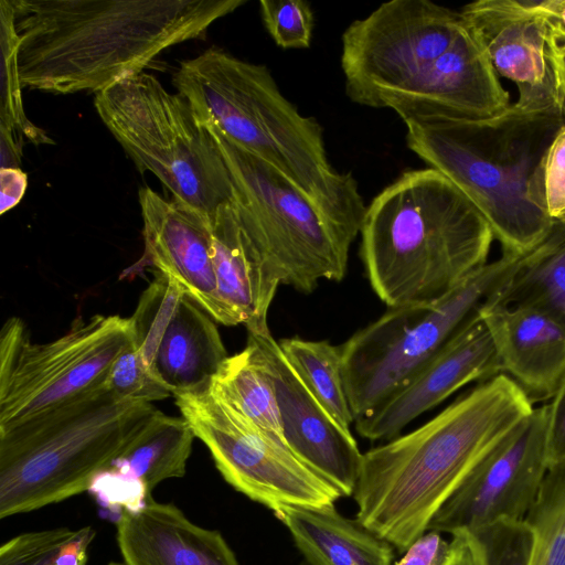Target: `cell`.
Instances as JSON below:
<instances>
[{"label":"cell","mask_w":565,"mask_h":565,"mask_svg":"<svg viewBox=\"0 0 565 565\" xmlns=\"http://www.w3.org/2000/svg\"><path fill=\"white\" fill-rule=\"evenodd\" d=\"M533 409L524 391L499 374L415 430L371 448L353 493L356 519L404 553L472 469Z\"/></svg>","instance_id":"cell-2"},{"label":"cell","mask_w":565,"mask_h":565,"mask_svg":"<svg viewBox=\"0 0 565 565\" xmlns=\"http://www.w3.org/2000/svg\"><path fill=\"white\" fill-rule=\"evenodd\" d=\"M211 253L224 326L269 330L268 310L280 282L243 227L233 203L210 215Z\"/></svg>","instance_id":"cell-19"},{"label":"cell","mask_w":565,"mask_h":565,"mask_svg":"<svg viewBox=\"0 0 565 565\" xmlns=\"http://www.w3.org/2000/svg\"><path fill=\"white\" fill-rule=\"evenodd\" d=\"M459 534L473 565H529L533 533L526 520H497Z\"/></svg>","instance_id":"cell-30"},{"label":"cell","mask_w":565,"mask_h":565,"mask_svg":"<svg viewBox=\"0 0 565 565\" xmlns=\"http://www.w3.org/2000/svg\"><path fill=\"white\" fill-rule=\"evenodd\" d=\"M406 142L479 210L503 254L537 246L556 221L545 209L542 170L565 126L561 103L511 104L487 118L433 117L408 121Z\"/></svg>","instance_id":"cell-4"},{"label":"cell","mask_w":565,"mask_h":565,"mask_svg":"<svg viewBox=\"0 0 565 565\" xmlns=\"http://www.w3.org/2000/svg\"><path fill=\"white\" fill-rule=\"evenodd\" d=\"M205 127L230 171L241 223L280 285L310 294L321 279L342 280L349 254L309 196L218 129Z\"/></svg>","instance_id":"cell-9"},{"label":"cell","mask_w":565,"mask_h":565,"mask_svg":"<svg viewBox=\"0 0 565 565\" xmlns=\"http://www.w3.org/2000/svg\"><path fill=\"white\" fill-rule=\"evenodd\" d=\"M497 305L539 311L565 328V221L555 222Z\"/></svg>","instance_id":"cell-26"},{"label":"cell","mask_w":565,"mask_h":565,"mask_svg":"<svg viewBox=\"0 0 565 565\" xmlns=\"http://www.w3.org/2000/svg\"><path fill=\"white\" fill-rule=\"evenodd\" d=\"M172 84L203 126L215 127L306 193L349 254L366 212L358 184L332 169L322 127L281 94L265 65L210 47L182 61Z\"/></svg>","instance_id":"cell-3"},{"label":"cell","mask_w":565,"mask_h":565,"mask_svg":"<svg viewBox=\"0 0 565 565\" xmlns=\"http://www.w3.org/2000/svg\"><path fill=\"white\" fill-rule=\"evenodd\" d=\"M546 38V56L554 76L556 93L561 99L565 97V29L548 21Z\"/></svg>","instance_id":"cell-39"},{"label":"cell","mask_w":565,"mask_h":565,"mask_svg":"<svg viewBox=\"0 0 565 565\" xmlns=\"http://www.w3.org/2000/svg\"><path fill=\"white\" fill-rule=\"evenodd\" d=\"M157 411L104 384L0 429V519L88 491Z\"/></svg>","instance_id":"cell-6"},{"label":"cell","mask_w":565,"mask_h":565,"mask_svg":"<svg viewBox=\"0 0 565 565\" xmlns=\"http://www.w3.org/2000/svg\"><path fill=\"white\" fill-rule=\"evenodd\" d=\"M194 438L182 416H169L158 409L108 469L141 482L150 494L160 482L185 475Z\"/></svg>","instance_id":"cell-24"},{"label":"cell","mask_w":565,"mask_h":565,"mask_svg":"<svg viewBox=\"0 0 565 565\" xmlns=\"http://www.w3.org/2000/svg\"><path fill=\"white\" fill-rule=\"evenodd\" d=\"M215 322L186 292L181 297L151 366L172 396L207 388L228 358Z\"/></svg>","instance_id":"cell-22"},{"label":"cell","mask_w":565,"mask_h":565,"mask_svg":"<svg viewBox=\"0 0 565 565\" xmlns=\"http://www.w3.org/2000/svg\"><path fill=\"white\" fill-rule=\"evenodd\" d=\"M21 83L51 94L100 93L164 50L202 39L245 0H10Z\"/></svg>","instance_id":"cell-1"},{"label":"cell","mask_w":565,"mask_h":565,"mask_svg":"<svg viewBox=\"0 0 565 565\" xmlns=\"http://www.w3.org/2000/svg\"><path fill=\"white\" fill-rule=\"evenodd\" d=\"M445 565H473L470 551L459 534H451L450 551Z\"/></svg>","instance_id":"cell-42"},{"label":"cell","mask_w":565,"mask_h":565,"mask_svg":"<svg viewBox=\"0 0 565 565\" xmlns=\"http://www.w3.org/2000/svg\"><path fill=\"white\" fill-rule=\"evenodd\" d=\"M547 405L534 408L467 476L427 531L454 534L497 520H524L550 468Z\"/></svg>","instance_id":"cell-13"},{"label":"cell","mask_w":565,"mask_h":565,"mask_svg":"<svg viewBox=\"0 0 565 565\" xmlns=\"http://www.w3.org/2000/svg\"><path fill=\"white\" fill-rule=\"evenodd\" d=\"M525 520L533 533L529 565H565V460L550 465Z\"/></svg>","instance_id":"cell-29"},{"label":"cell","mask_w":565,"mask_h":565,"mask_svg":"<svg viewBox=\"0 0 565 565\" xmlns=\"http://www.w3.org/2000/svg\"><path fill=\"white\" fill-rule=\"evenodd\" d=\"M125 565H239L223 535L191 522L171 503L151 497L116 519Z\"/></svg>","instance_id":"cell-20"},{"label":"cell","mask_w":565,"mask_h":565,"mask_svg":"<svg viewBox=\"0 0 565 565\" xmlns=\"http://www.w3.org/2000/svg\"><path fill=\"white\" fill-rule=\"evenodd\" d=\"M85 527H57L20 534L0 547V565H60Z\"/></svg>","instance_id":"cell-33"},{"label":"cell","mask_w":565,"mask_h":565,"mask_svg":"<svg viewBox=\"0 0 565 565\" xmlns=\"http://www.w3.org/2000/svg\"><path fill=\"white\" fill-rule=\"evenodd\" d=\"M145 253L130 269L152 266L178 281L216 322L224 323L211 253L210 215L149 186L139 190Z\"/></svg>","instance_id":"cell-17"},{"label":"cell","mask_w":565,"mask_h":565,"mask_svg":"<svg viewBox=\"0 0 565 565\" xmlns=\"http://www.w3.org/2000/svg\"><path fill=\"white\" fill-rule=\"evenodd\" d=\"M260 15L275 43L282 49L310 45L313 12L303 0H260Z\"/></svg>","instance_id":"cell-34"},{"label":"cell","mask_w":565,"mask_h":565,"mask_svg":"<svg viewBox=\"0 0 565 565\" xmlns=\"http://www.w3.org/2000/svg\"><path fill=\"white\" fill-rule=\"evenodd\" d=\"M562 106H563V113H564V116H565V97L562 99Z\"/></svg>","instance_id":"cell-43"},{"label":"cell","mask_w":565,"mask_h":565,"mask_svg":"<svg viewBox=\"0 0 565 565\" xmlns=\"http://www.w3.org/2000/svg\"><path fill=\"white\" fill-rule=\"evenodd\" d=\"M547 404L546 441L550 465L565 460V375Z\"/></svg>","instance_id":"cell-37"},{"label":"cell","mask_w":565,"mask_h":565,"mask_svg":"<svg viewBox=\"0 0 565 565\" xmlns=\"http://www.w3.org/2000/svg\"><path fill=\"white\" fill-rule=\"evenodd\" d=\"M173 396L224 480L250 500L275 511L284 507H324L342 497L281 438L250 423L209 387Z\"/></svg>","instance_id":"cell-11"},{"label":"cell","mask_w":565,"mask_h":565,"mask_svg":"<svg viewBox=\"0 0 565 565\" xmlns=\"http://www.w3.org/2000/svg\"><path fill=\"white\" fill-rule=\"evenodd\" d=\"M105 384L117 399L125 402L152 403L172 395L148 370L132 340L114 361Z\"/></svg>","instance_id":"cell-32"},{"label":"cell","mask_w":565,"mask_h":565,"mask_svg":"<svg viewBox=\"0 0 565 565\" xmlns=\"http://www.w3.org/2000/svg\"><path fill=\"white\" fill-rule=\"evenodd\" d=\"M449 551L450 541L439 532L428 531L414 541L394 565H445Z\"/></svg>","instance_id":"cell-38"},{"label":"cell","mask_w":565,"mask_h":565,"mask_svg":"<svg viewBox=\"0 0 565 565\" xmlns=\"http://www.w3.org/2000/svg\"><path fill=\"white\" fill-rule=\"evenodd\" d=\"M510 105L480 36L465 21L450 49L407 87L386 97L382 108L393 109L406 124L433 117L487 118Z\"/></svg>","instance_id":"cell-15"},{"label":"cell","mask_w":565,"mask_h":565,"mask_svg":"<svg viewBox=\"0 0 565 565\" xmlns=\"http://www.w3.org/2000/svg\"><path fill=\"white\" fill-rule=\"evenodd\" d=\"M499 374L500 360L480 316L462 327L407 385L373 414L356 420L355 428L369 440H391L463 385Z\"/></svg>","instance_id":"cell-16"},{"label":"cell","mask_w":565,"mask_h":565,"mask_svg":"<svg viewBox=\"0 0 565 565\" xmlns=\"http://www.w3.org/2000/svg\"><path fill=\"white\" fill-rule=\"evenodd\" d=\"M460 11L429 0H393L353 21L342 34L341 67L348 97L382 108L454 44Z\"/></svg>","instance_id":"cell-12"},{"label":"cell","mask_w":565,"mask_h":565,"mask_svg":"<svg viewBox=\"0 0 565 565\" xmlns=\"http://www.w3.org/2000/svg\"><path fill=\"white\" fill-rule=\"evenodd\" d=\"M28 189V175L21 168L0 169V214L17 206Z\"/></svg>","instance_id":"cell-40"},{"label":"cell","mask_w":565,"mask_h":565,"mask_svg":"<svg viewBox=\"0 0 565 565\" xmlns=\"http://www.w3.org/2000/svg\"><path fill=\"white\" fill-rule=\"evenodd\" d=\"M0 128L19 140L33 145H53L47 134L26 116L22 102L21 77L18 65L19 36L14 24V10L10 0L0 1Z\"/></svg>","instance_id":"cell-28"},{"label":"cell","mask_w":565,"mask_h":565,"mask_svg":"<svg viewBox=\"0 0 565 565\" xmlns=\"http://www.w3.org/2000/svg\"><path fill=\"white\" fill-rule=\"evenodd\" d=\"M534 248L520 255L503 254L444 297L390 308L352 334L341 349L347 394L355 422L373 414L407 385L462 327L495 306Z\"/></svg>","instance_id":"cell-7"},{"label":"cell","mask_w":565,"mask_h":565,"mask_svg":"<svg viewBox=\"0 0 565 565\" xmlns=\"http://www.w3.org/2000/svg\"><path fill=\"white\" fill-rule=\"evenodd\" d=\"M94 105L139 172L152 173L171 200L207 215L233 202L232 178L211 132L154 75L130 76L97 93Z\"/></svg>","instance_id":"cell-8"},{"label":"cell","mask_w":565,"mask_h":565,"mask_svg":"<svg viewBox=\"0 0 565 565\" xmlns=\"http://www.w3.org/2000/svg\"><path fill=\"white\" fill-rule=\"evenodd\" d=\"M500 360L533 401L552 398L565 375V328L526 308L497 305L481 313Z\"/></svg>","instance_id":"cell-21"},{"label":"cell","mask_w":565,"mask_h":565,"mask_svg":"<svg viewBox=\"0 0 565 565\" xmlns=\"http://www.w3.org/2000/svg\"><path fill=\"white\" fill-rule=\"evenodd\" d=\"M184 294L185 290L178 281L157 271L154 279L141 294L134 315L129 318L132 341L150 372L162 332Z\"/></svg>","instance_id":"cell-31"},{"label":"cell","mask_w":565,"mask_h":565,"mask_svg":"<svg viewBox=\"0 0 565 565\" xmlns=\"http://www.w3.org/2000/svg\"><path fill=\"white\" fill-rule=\"evenodd\" d=\"M273 512L308 565H394V546L358 519L342 515L334 504Z\"/></svg>","instance_id":"cell-23"},{"label":"cell","mask_w":565,"mask_h":565,"mask_svg":"<svg viewBox=\"0 0 565 565\" xmlns=\"http://www.w3.org/2000/svg\"><path fill=\"white\" fill-rule=\"evenodd\" d=\"M131 340L130 319L118 315L78 317L46 343L31 342L20 318L8 319L0 332V429L104 385Z\"/></svg>","instance_id":"cell-10"},{"label":"cell","mask_w":565,"mask_h":565,"mask_svg":"<svg viewBox=\"0 0 565 565\" xmlns=\"http://www.w3.org/2000/svg\"><path fill=\"white\" fill-rule=\"evenodd\" d=\"M361 259L390 308L431 302L487 264L493 233L473 203L433 168L404 172L366 207Z\"/></svg>","instance_id":"cell-5"},{"label":"cell","mask_w":565,"mask_h":565,"mask_svg":"<svg viewBox=\"0 0 565 565\" xmlns=\"http://www.w3.org/2000/svg\"><path fill=\"white\" fill-rule=\"evenodd\" d=\"M209 390L250 423L284 440L275 382L253 340L247 338L246 347L223 362Z\"/></svg>","instance_id":"cell-25"},{"label":"cell","mask_w":565,"mask_h":565,"mask_svg":"<svg viewBox=\"0 0 565 565\" xmlns=\"http://www.w3.org/2000/svg\"><path fill=\"white\" fill-rule=\"evenodd\" d=\"M563 221H565V218H563Z\"/></svg>","instance_id":"cell-44"},{"label":"cell","mask_w":565,"mask_h":565,"mask_svg":"<svg viewBox=\"0 0 565 565\" xmlns=\"http://www.w3.org/2000/svg\"><path fill=\"white\" fill-rule=\"evenodd\" d=\"M23 145L13 134L0 128V169L21 168Z\"/></svg>","instance_id":"cell-41"},{"label":"cell","mask_w":565,"mask_h":565,"mask_svg":"<svg viewBox=\"0 0 565 565\" xmlns=\"http://www.w3.org/2000/svg\"><path fill=\"white\" fill-rule=\"evenodd\" d=\"M278 343L310 393L343 429L351 431L355 418L347 394L341 345L299 337Z\"/></svg>","instance_id":"cell-27"},{"label":"cell","mask_w":565,"mask_h":565,"mask_svg":"<svg viewBox=\"0 0 565 565\" xmlns=\"http://www.w3.org/2000/svg\"><path fill=\"white\" fill-rule=\"evenodd\" d=\"M460 13L480 36L497 74L515 83L516 103H561L546 56L548 22L536 0H478Z\"/></svg>","instance_id":"cell-18"},{"label":"cell","mask_w":565,"mask_h":565,"mask_svg":"<svg viewBox=\"0 0 565 565\" xmlns=\"http://www.w3.org/2000/svg\"><path fill=\"white\" fill-rule=\"evenodd\" d=\"M88 492L105 510L118 515L141 509L150 494L146 487L136 480L126 478L114 470L106 469L92 482Z\"/></svg>","instance_id":"cell-35"},{"label":"cell","mask_w":565,"mask_h":565,"mask_svg":"<svg viewBox=\"0 0 565 565\" xmlns=\"http://www.w3.org/2000/svg\"><path fill=\"white\" fill-rule=\"evenodd\" d=\"M542 189L548 216L554 221L565 218V126L544 158Z\"/></svg>","instance_id":"cell-36"},{"label":"cell","mask_w":565,"mask_h":565,"mask_svg":"<svg viewBox=\"0 0 565 565\" xmlns=\"http://www.w3.org/2000/svg\"><path fill=\"white\" fill-rule=\"evenodd\" d=\"M273 375L288 448L334 486L342 497L353 495L363 454L351 431L343 429L306 387L270 330L248 332Z\"/></svg>","instance_id":"cell-14"}]
</instances>
